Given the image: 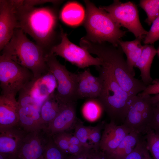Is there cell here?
<instances>
[{"mask_svg":"<svg viewBox=\"0 0 159 159\" xmlns=\"http://www.w3.org/2000/svg\"><path fill=\"white\" fill-rule=\"evenodd\" d=\"M149 130L159 135V102L153 103L152 117L147 131Z\"/></svg>","mask_w":159,"mask_h":159,"instance_id":"obj_33","label":"cell"},{"mask_svg":"<svg viewBox=\"0 0 159 159\" xmlns=\"http://www.w3.org/2000/svg\"><path fill=\"white\" fill-rule=\"evenodd\" d=\"M147 148L153 159H159V135L151 130L146 133Z\"/></svg>","mask_w":159,"mask_h":159,"instance_id":"obj_27","label":"cell"},{"mask_svg":"<svg viewBox=\"0 0 159 159\" xmlns=\"http://www.w3.org/2000/svg\"><path fill=\"white\" fill-rule=\"evenodd\" d=\"M69 140L70 144L83 146L78 138L74 135H72L71 134H69Z\"/></svg>","mask_w":159,"mask_h":159,"instance_id":"obj_39","label":"cell"},{"mask_svg":"<svg viewBox=\"0 0 159 159\" xmlns=\"http://www.w3.org/2000/svg\"><path fill=\"white\" fill-rule=\"evenodd\" d=\"M17 28L15 0H0V50L9 42Z\"/></svg>","mask_w":159,"mask_h":159,"instance_id":"obj_10","label":"cell"},{"mask_svg":"<svg viewBox=\"0 0 159 159\" xmlns=\"http://www.w3.org/2000/svg\"><path fill=\"white\" fill-rule=\"evenodd\" d=\"M57 85L54 76L49 71L46 74L31 83L30 93L32 97L42 105L49 95L55 92Z\"/></svg>","mask_w":159,"mask_h":159,"instance_id":"obj_18","label":"cell"},{"mask_svg":"<svg viewBox=\"0 0 159 159\" xmlns=\"http://www.w3.org/2000/svg\"><path fill=\"white\" fill-rule=\"evenodd\" d=\"M17 28L30 35L36 44L50 52L57 21L55 11L48 7H36L24 0H15Z\"/></svg>","mask_w":159,"mask_h":159,"instance_id":"obj_1","label":"cell"},{"mask_svg":"<svg viewBox=\"0 0 159 159\" xmlns=\"http://www.w3.org/2000/svg\"><path fill=\"white\" fill-rule=\"evenodd\" d=\"M1 54L31 71L37 80L49 71L46 56L49 52L29 40L22 29H16Z\"/></svg>","mask_w":159,"mask_h":159,"instance_id":"obj_3","label":"cell"},{"mask_svg":"<svg viewBox=\"0 0 159 159\" xmlns=\"http://www.w3.org/2000/svg\"><path fill=\"white\" fill-rule=\"evenodd\" d=\"M18 125L26 133L39 132L45 129L40 110L32 106H19Z\"/></svg>","mask_w":159,"mask_h":159,"instance_id":"obj_19","label":"cell"},{"mask_svg":"<svg viewBox=\"0 0 159 159\" xmlns=\"http://www.w3.org/2000/svg\"><path fill=\"white\" fill-rule=\"evenodd\" d=\"M144 38V37H137L130 41L120 40L118 42V45L126 55V62L128 69L134 76L135 74L134 67L141 54L143 46L141 45V42Z\"/></svg>","mask_w":159,"mask_h":159,"instance_id":"obj_21","label":"cell"},{"mask_svg":"<svg viewBox=\"0 0 159 159\" xmlns=\"http://www.w3.org/2000/svg\"><path fill=\"white\" fill-rule=\"evenodd\" d=\"M88 159H108L105 154L101 150L93 148L89 150L88 154Z\"/></svg>","mask_w":159,"mask_h":159,"instance_id":"obj_37","label":"cell"},{"mask_svg":"<svg viewBox=\"0 0 159 159\" xmlns=\"http://www.w3.org/2000/svg\"><path fill=\"white\" fill-rule=\"evenodd\" d=\"M69 135V133L63 132L52 136V139L55 144L64 153L68 155L70 145Z\"/></svg>","mask_w":159,"mask_h":159,"instance_id":"obj_31","label":"cell"},{"mask_svg":"<svg viewBox=\"0 0 159 159\" xmlns=\"http://www.w3.org/2000/svg\"><path fill=\"white\" fill-rule=\"evenodd\" d=\"M76 119L75 102L63 104L57 115L44 131L50 137L64 132L72 126Z\"/></svg>","mask_w":159,"mask_h":159,"instance_id":"obj_15","label":"cell"},{"mask_svg":"<svg viewBox=\"0 0 159 159\" xmlns=\"http://www.w3.org/2000/svg\"><path fill=\"white\" fill-rule=\"evenodd\" d=\"M0 159H12L7 155L0 153Z\"/></svg>","mask_w":159,"mask_h":159,"instance_id":"obj_42","label":"cell"},{"mask_svg":"<svg viewBox=\"0 0 159 159\" xmlns=\"http://www.w3.org/2000/svg\"><path fill=\"white\" fill-rule=\"evenodd\" d=\"M60 44L53 46L50 52L61 56L79 68L83 69L90 66H101L102 61L98 57L92 56L85 49L80 47L70 42L67 34L61 28Z\"/></svg>","mask_w":159,"mask_h":159,"instance_id":"obj_9","label":"cell"},{"mask_svg":"<svg viewBox=\"0 0 159 159\" xmlns=\"http://www.w3.org/2000/svg\"><path fill=\"white\" fill-rule=\"evenodd\" d=\"M151 100L153 103L159 102V94L155 95L153 96H151Z\"/></svg>","mask_w":159,"mask_h":159,"instance_id":"obj_41","label":"cell"},{"mask_svg":"<svg viewBox=\"0 0 159 159\" xmlns=\"http://www.w3.org/2000/svg\"><path fill=\"white\" fill-rule=\"evenodd\" d=\"M56 56L49 52L46 58L49 71L54 75L57 82L55 97L62 104L75 102L78 100L77 96V74L68 70L65 65L58 61Z\"/></svg>","mask_w":159,"mask_h":159,"instance_id":"obj_7","label":"cell"},{"mask_svg":"<svg viewBox=\"0 0 159 159\" xmlns=\"http://www.w3.org/2000/svg\"><path fill=\"white\" fill-rule=\"evenodd\" d=\"M102 108L97 99H91L84 105L83 113L84 116L88 120L93 121L100 116Z\"/></svg>","mask_w":159,"mask_h":159,"instance_id":"obj_26","label":"cell"},{"mask_svg":"<svg viewBox=\"0 0 159 159\" xmlns=\"http://www.w3.org/2000/svg\"><path fill=\"white\" fill-rule=\"evenodd\" d=\"M90 149L87 150L77 155H69L68 156V159H88V154Z\"/></svg>","mask_w":159,"mask_h":159,"instance_id":"obj_38","label":"cell"},{"mask_svg":"<svg viewBox=\"0 0 159 159\" xmlns=\"http://www.w3.org/2000/svg\"><path fill=\"white\" fill-rule=\"evenodd\" d=\"M86 12L84 25L87 32L85 37L94 42H107L117 47L118 42L125 34L121 26L116 23L107 12L97 7L88 0H85Z\"/></svg>","mask_w":159,"mask_h":159,"instance_id":"obj_5","label":"cell"},{"mask_svg":"<svg viewBox=\"0 0 159 159\" xmlns=\"http://www.w3.org/2000/svg\"><path fill=\"white\" fill-rule=\"evenodd\" d=\"M68 156L64 153L49 138L46 145L43 159H68Z\"/></svg>","mask_w":159,"mask_h":159,"instance_id":"obj_28","label":"cell"},{"mask_svg":"<svg viewBox=\"0 0 159 159\" xmlns=\"http://www.w3.org/2000/svg\"><path fill=\"white\" fill-rule=\"evenodd\" d=\"M0 130V153L15 159L17 153L26 134L20 127Z\"/></svg>","mask_w":159,"mask_h":159,"instance_id":"obj_14","label":"cell"},{"mask_svg":"<svg viewBox=\"0 0 159 159\" xmlns=\"http://www.w3.org/2000/svg\"><path fill=\"white\" fill-rule=\"evenodd\" d=\"M34 79L29 69L3 55L0 56L1 94L16 97L18 92Z\"/></svg>","mask_w":159,"mask_h":159,"instance_id":"obj_6","label":"cell"},{"mask_svg":"<svg viewBox=\"0 0 159 159\" xmlns=\"http://www.w3.org/2000/svg\"><path fill=\"white\" fill-rule=\"evenodd\" d=\"M103 124H100L95 127H91L89 136V140L92 148L97 150L100 149L102 135L101 131Z\"/></svg>","mask_w":159,"mask_h":159,"instance_id":"obj_30","label":"cell"},{"mask_svg":"<svg viewBox=\"0 0 159 159\" xmlns=\"http://www.w3.org/2000/svg\"><path fill=\"white\" fill-rule=\"evenodd\" d=\"M144 159H153L150 156L149 151L147 148L146 146L145 150Z\"/></svg>","mask_w":159,"mask_h":159,"instance_id":"obj_40","label":"cell"},{"mask_svg":"<svg viewBox=\"0 0 159 159\" xmlns=\"http://www.w3.org/2000/svg\"><path fill=\"white\" fill-rule=\"evenodd\" d=\"M78 83L77 96L78 99L83 98H97L102 87L101 79L99 76H94L89 69L77 73Z\"/></svg>","mask_w":159,"mask_h":159,"instance_id":"obj_16","label":"cell"},{"mask_svg":"<svg viewBox=\"0 0 159 159\" xmlns=\"http://www.w3.org/2000/svg\"><path fill=\"white\" fill-rule=\"evenodd\" d=\"M80 44L81 47L100 59L101 66L112 73L120 86L130 96H136L145 89L147 86L130 72L120 47L104 42H92L85 37L81 39Z\"/></svg>","mask_w":159,"mask_h":159,"instance_id":"obj_2","label":"cell"},{"mask_svg":"<svg viewBox=\"0 0 159 159\" xmlns=\"http://www.w3.org/2000/svg\"><path fill=\"white\" fill-rule=\"evenodd\" d=\"M88 149H90L82 145L70 144L68 150V155H77Z\"/></svg>","mask_w":159,"mask_h":159,"instance_id":"obj_36","label":"cell"},{"mask_svg":"<svg viewBox=\"0 0 159 159\" xmlns=\"http://www.w3.org/2000/svg\"><path fill=\"white\" fill-rule=\"evenodd\" d=\"M140 134L131 131L121 142L116 149L106 156L108 159H123L134 149L141 139Z\"/></svg>","mask_w":159,"mask_h":159,"instance_id":"obj_23","label":"cell"},{"mask_svg":"<svg viewBox=\"0 0 159 159\" xmlns=\"http://www.w3.org/2000/svg\"><path fill=\"white\" fill-rule=\"evenodd\" d=\"M158 52L152 45L143 46L141 54L135 66L140 69L141 81L146 86L150 84L153 80L150 75V69L154 58Z\"/></svg>","mask_w":159,"mask_h":159,"instance_id":"obj_20","label":"cell"},{"mask_svg":"<svg viewBox=\"0 0 159 159\" xmlns=\"http://www.w3.org/2000/svg\"><path fill=\"white\" fill-rule=\"evenodd\" d=\"M102 135L100 149L106 156L117 147L131 131L123 124L118 125L112 121L106 124Z\"/></svg>","mask_w":159,"mask_h":159,"instance_id":"obj_12","label":"cell"},{"mask_svg":"<svg viewBox=\"0 0 159 159\" xmlns=\"http://www.w3.org/2000/svg\"><path fill=\"white\" fill-rule=\"evenodd\" d=\"M90 128L91 126H85L82 122H77L75 124L74 134L82 145L89 149L92 148L89 140V136Z\"/></svg>","mask_w":159,"mask_h":159,"instance_id":"obj_29","label":"cell"},{"mask_svg":"<svg viewBox=\"0 0 159 159\" xmlns=\"http://www.w3.org/2000/svg\"><path fill=\"white\" fill-rule=\"evenodd\" d=\"M151 96L147 95L135 97L127 113L123 124L131 131L140 134L143 133L144 113L152 102Z\"/></svg>","mask_w":159,"mask_h":159,"instance_id":"obj_13","label":"cell"},{"mask_svg":"<svg viewBox=\"0 0 159 159\" xmlns=\"http://www.w3.org/2000/svg\"><path fill=\"white\" fill-rule=\"evenodd\" d=\"M41 132L26 133L15 159H43L48 140L43 138Z\"/></svg>","mask_w":159,"mask_h":159,"instance_id":"obj_11","label":"cell"},{"mask_svg":"<svg viewBox=\"0 0 159 159\" xmlns=\"http://www.w3.org/2000/svg\"><path fill=\"white\" fill-rule=\"evenodd\" d=\"M150 30L144 38L145 44H152L159 40V16L153 21Z\"/></svg>","mask_w":159,"mask_h":159,"instance_id":"obj_32","label":"cell"},{"mask_svg":"<svg viewBox=\"0 0 159 159\" xmlns=\"http://www.w3.org/2000/svg\"><path fill=\"white\" fill-rule=\"evenodd\" d=\"M100 7L107 12L116 23L127 29L136 38L144 37L147 34L148 32L140 22L138 8L133 2L122 3L115 0L109 6Z\"/></svg>","mask_w":159,"mask_h":159,"instance_id":"obj_8","label":"cell"},{"mask_svg":"<svg viewBox=\"0 0 159 159\" xmlns=\"http://www.w3.org/2000/svg\"><path fill=\"white\" fill-rule=\"evenodd\" d=\"M146 143L141 139L133 150L123 159H144Z\"/></svg>","mask_w":159,"mask_h":159,"instance_id":"obj_34","label":"cell"},{"mask_svg":"<svg viewBox=\"0 0 159 159\" xmlns=\"http://www.w3.org/2000/svg\"><path fill=\"white\" fill-rule=\"evenodd\" d=\"M84 10L79 4L69 2L64 7L60 14V18L66 24L70 26H77L84 20Z\"/></svg>","mask_w":159,"mask_h":159,"instance_id":"obj_22","label":"cell"},{"mask_svg":"<svg viewBox=\"0 0 159 159\" xmlns=\"http://www.w3.org/2000/svg\"><path fill=\"white\" fill-rule=\"evenodd\" d=\"M19 106L15 96H0V130L17 126L19 122Z\"/></svg>","mask_w":159,"mask_h":159,"instance_id":"obj_17","label":"cell"},{"mask_svg":"<svg viewBox=\"0 0 159 159\" xmlns=\"http://www.w3.org/2000/svg\"><path fill=\"white\" fill-rule=\"evenodd\" d=\"M62 105L56 99L55 92L49 95L43 102L40 107V113L45 129L57 115Z\"/></svg>","mask_w":159,"mask_h":159,"instance_id":"obj_24","label":"cell"},{"mask_svg":"<svg viewBox=\"0 0 159 159\" xmlns=\"http://www.w3.org/2000/svg\"><path fill=\"white\" fill-rule=\"evenodd\" d=\"M159 94V79L153 80L152 83L147 86L145 89L138 95L141 96Z\"/></svg>","mask_w":159,"mask_h":159,"instance_id":"obj_35","label":"cell"},{"mask_svg":"<svg viewBox=\"0 0 159 159\" xmlns=\"http://www.w3.org/2000/svg\"><path fill=\"white\" fill-rule=\"evenodd\" d=\"M158 52L159 53V51H158Z\"/></svg>","mask_w":159,"mask_h":159,"instance_id":"obj_43","label":"cell"},{"mask_svg":"<svg viewBox=\"0 0 159 159\" xmlns=\"http://www.w3.org/2000/svg\"><path fill=\"white\" fill-rule=\"evenodd\" d=\"M96 67L102 83L100 94L97 100L111 121L117 125L123 124L136 96L132 97L125 91L107 69L101 66Z\"/></svg>","mask_w":159,"mask_h":159,"instance_id":"obj_4","label":"cell"},{"mask_svg":"<svg viewBox=\"0 0 159 159\" xmlns=\"http://www.w3.org/2000/svg\"><path fill=\"white\" fill-rule=\"evenodd\" d=\"M139 5L147 14L145 21L150 25L159 16V0H140Z\"/></svg>","mask_w":159,"mask_h":159,"instance_id":"obj_25","label":"cell"}]
</instances>
